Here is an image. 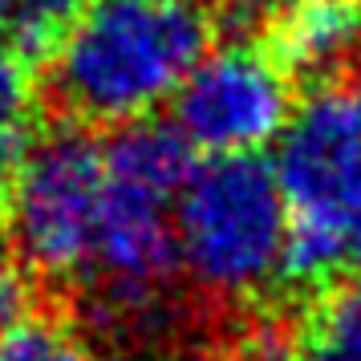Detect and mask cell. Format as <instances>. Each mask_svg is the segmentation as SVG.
Returning <instances> with one entry per match:
<instances>
[{
    "mask_svg": "<svg viewBox=\"0 0 361 361\" xmlns=\"http://www.w3.org/2000/svg\"><path fill=\"white\" fill-rule=\"evenodd\" d=\"M284 361H361V280L321 293L288 333Z\"/></svg>",
    "mask_w": 361,
    "mask_h": 361,
    "instance_id": "obj_9",
    "label": "cell"
},
{
    "mask_svg": "<svg viewBox=\"0 0 361 361\" xmlns=\"http://www.w3.org/2000/svg\"><path fill=\"white\" fill-rule=\"evenodd\" d=\"M272 175L296 228L341 235L361 212V85L325 82L276 138Z\"/></svg>",
    "mask_w": 361,
    "mask_h": 361,
    "instance_id": "obj_5",
    "label": "cell"
},
{
    "mask_svg": "<svg viewBox=\"0 0 361 361\" xmlns=\"http://www.w3.org/2000/svg\"><path fill=\"white\" fill-rule=\"evenodd\" d=\"M345 268L361 280V212L349 219V228H345Z\"/></svg>",
    "mask_w": 361,
    "mask_h": 361,
    "instance_id": "obj_14",
    "label": "cell"
},
{
    "mask_svg": "<svg viewBox=\"0 0 361 361\" xmlns=\"http://www.w3.org/2000/svg\"><path fill=\"white\" fill-rule=\"evenodd\" d=\"M33 106V61L13 45H0V187H13L37 147Z\"/></svg>",
    "mask_w": 361,
    "mask_h": 361,
    "instance_id": "obj_10",
    "label": "cell"
},
{
    "mask_svg": "<svg viewBox=\"0 0 361 361\" xmlns=\"http://www.w3.org/2000/svg\"><path fill=\"white\" fill-rule=\"evenodd\" d=\"M0 361H90L78 333L49 317H25L0 333Z\"/></svg>",
    "mask_w": 361,
    "mask_h": 361,
    "instance_id": "obj_12",
    "label": "cell"
},
{
    "mask_svg": "<svg viewBox=\"0 0 361 361\" xmlns=\"http://www.w3.org/2000/svg\"><path fill=\"white\" fill-rule=\"evenodd\" d=\"M215 4H219L228 17H256L264 8V0H215Z\"/></svg>",
    "mask_w": 361,
    "mask_h": 361,
    "instance_id": "obj_16",
    "label": "cell"
},
{
    "mask_svg": "<svg viewBox=\"0 0 361 361\" xmlns=\"http://www.w3.org/2000/svg\"><path fill=\"white\" fill-rule=\"evenodd\" d=\"M361 33V0H284L272 8L268 49L288 73L325 78L341 61H353Z\"/></svg>",
    "mask_w": 361,
    "mask_h": 361,
    "instance_id": "obj_7",
    "label": "cell"
},
{
    "mask_svg": "<svg viewBox=\"0 0 361 361\" xmlns=\"http://www.w3.org/2000/svg\"><path fill=\"white\" fill-rule=\"evenodd\" d=\"M90 268L98 276V321L114 329L154 321L163 293L179 272L175 199L106 175V203Z\"/></svg>",
    "mask_w": 361,
    "mask_h": 361,
    "instance_id": "obj_6",
    "label": "cell"
},
{
    "mask_svg": "<svg viewBox=\"0 0 361 361\" xmlns=\"http://www.w3.org/2000/svg\"><path fill=\"white\" fill-rule=\"evenodd\" d=\"M13 8H17V0H0V25L13 20Z\"/></svg>",
    "mask_w": 361,
    "mask_h": 361,
    "instance_id": "obj_17",
    "label": "cell"
},
{
    "mask_svg": "<svg viewBox=\"0 0 361 361\" xmlns=\"http://www.w3.org/2000/svg\"><path fill=\"white\" fill-rule=\"evenodd\" d=\"M0 260H4V224H0Z\"/></svg>",
    "mask_w": 361,
    "mask_h": 361,
    "instance_id": "obj_19",
    "label": "cell"
},
{
    "mask_svg": "<svg viewBox=\"0 0 361 361\" xmlns=\"http://www.w3.org/2000/svg\"><path fill=\"white\" fill-rule=\"evenodd\" d=\"M212 45L187 0H94L53 45V94L78 122L126 126L175 98Z\"/></svg>",
    "mask_w": 361,
    "mask_h": 361,
    "instance_id": "obj_1",
    "label": "cell"
},
{
    "mask_svg": "<svg viewBox=\"0 0 361 361\" xmlns=\"http://www.w3.org/2000/svg\"><path fill=\"white\" fill-rule=\"evenodd\" d=\"M175 130L212 159L260 154L276 142L296 110L293 73L256 41L207 49L171 98Z\"/></svg>",
    "mask_w": 361,
    "mask_h": 361,
    "instance_id": "obj_4",
    "label": "cell"
},
{
    "mask_svg": "<svg viewBox=\"0 0 361 361\" xmlns=\"http://www.w3.org/2000/svg\"><path fill=\"white\" fill-rule=\"evenodd\" d=\"M353 66H357V73H361V33H357V45H353Z\"/></svg>",
    "mask_w": 361,
    "mask_h": 361,
    "instance_id": "obj_18",
    "label": "cell"
},
{
    "mask_svg": "<svg viewBox=\"0 0 361 361\" xmlns=\"http://www.w3.org/2000/svg\"><path fill=\"white\" fill-rule=\"evenodd\" d=\"M293 215L272 163L256 154L207 159L175 199L179 268L215 300H260L284 280Z\"/></svg>",
    "mask_w": 361,
    "mask_h": 361,
    "instance_id": "obj_2",
    "label": "cell"
},
{
    "mask_svg": "<svg viewBox=\"0 0 361 361\" xmlns=\"http://www.w3.org/2000/svg\"><path fill=\"white\" fill-rule=\"evenodd\" d=\"M106 175L122 183H138L159 195L179 199L183 183L195 171V150L175 130V122H154L138 118L118 126V134L106 142Z\"/></svg>",
    "mask_w": 361,
    "mask_h": 361,
    "instance_id": "obj_8",
    "label": "cell"
},
{
    "mask_svg": "<svg viewBox=\"0 0 361 361\" xmlns=\"http://www.w3.org/2000/svg\"><path fill=\"white\" fill-rule=\"evenodd\" d=\"M90 4L94 0H17V8H13V25H17L13 49L25 53L29 61L33 57H49L53 45L61 41V33L82 17Z\"/></svg>",
    "mask_w": 361,
    "mask_h": 361,
    "instance_id": "obj_11",
    "label": "cell"
},
{
    "mask_svg": "<svg viewBox=\"0 0 361 361\" xmlns=\"http://www.w3.org/2000/svg\"><path fill=\"white\" fill-rule=\"evenodd\" d=\"M106 150L82 126H57L37 138L29 163L13 179V240L41 276L66 280L94 264Z\"/></svg>",
    "mask_w": 361,
    "mask_h": 361,
    "instance_id": "obj_3",
    "label": "cell"
},
{
    "mask_svg": "<svg viewBox=\"0 0 361 361\" xmlns=\"http://www.w3.org/2000/svg\"><path fill=\"white\" fill-rule=\"evenodd\" d=\"M166 361H252V357L224 353V349H191V353H179V357H166Z\"/></svg>",
    "mask_w": 361,
    "mask_h": 361,
    "instance_id": "obj_15",
    "label": "cell"
},
{
    "mask_svg": "<svg viewBox=\"0 0 361 361\" xmlns=\"http://www.w3.org/2000/svg\"><path fill=\"white\" fill-rule=\"evenodd\" d=\"M25 317H29V284L17 272L0 268V333H8Z\"/></svg>",
    "mask_w": 361,
    "mask_h": 361,
    "instance_id": "obj_13",
    "label": "cell"
}]
</instances>
